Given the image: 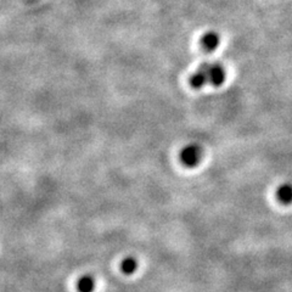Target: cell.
<instances>
[{
	"label": "cell",
	"instance_id": "6da1fadb",
	"mask_svg": "<svg viewBox=\"0 0 292 292\" xmlns=\"http://www.w3.org/2000/svg\"><path fill=\"white\" fill-rule=\"evenodd\" d=\"M202 159V150L198 145L191 144L180 151V161L187 167H196Z\"/></svg>",
	"mask_w": 292,
	"mask_h": 292
},
{
	"label": "cell",
	"instance_id": "7a4b0ae2",
	"mask_svg": "<svg viewBox=\"0 0 292 292\" xmlns=\"http://www.w3.org/2000/svg\"><path fill=\"white\" fill-rule=\"evenodd\" d=\"M208 74V82L214 87H221L226 82V69L219 64L206 65Z\"/></svg>",
	"mask_w": 292,
	"mask_h": 292
},
{
	"label": "cell",
	"instance_id": "3957f363",
	"mask_svg": "<svg viewBox=\"0 0 292 292\" xmlns=\"http://www.w3.org/2000/svg\"><path fill=\"white\" fill-rule=\"evenodd\" d=\"M219 43H221V37L216 32H207L201 38V46L203 48V50L209 51V53L217 50Z\"/></svg>",
	"mask_w": 292,
	"mask_h": 292
},
{
	"label": "cell",
	"instance_id": "277c9868",
	"mask_svg": "<svg viewBox=\"0 0 292 292\" xmlns=\"http://www.w3.org/2000/svg\"><path fill=\"white\" fill-rule=\"evenodd\" d=\"M209 83L208 82V74H207V68H206V65H203L197 72L191 76L190 78V84L191 87L195 88V89H201L205 84Z\"/></svg>",
	"mask_w": 292,
	"mask_h": 292
},
{
	"label": "cell",
	"instance_id": "5b68a950",
	"mask_svg": "<svg viewBox=\"0 0 292 292\" xmlns=\"http://www.w3.org/2000/svg\"><path fill=\"white\" fill-rule=\"evenodd\" d=\"M276 198L279 200V202L283 205L289 206L292 203V184L290 183H285L281 184L280 187L276 190Z\"/></svg>",
	"mask_w": 292,
	"mask_h": 292
},
{
	"label": "cell",
	"instance_id": "8992f818",
	"mask_svg": "<svg viewBox=\"0 0 292 292\" xmlns=\"http://www.w3.org/2000/svg\"><path fill=\"white\" fill-rule=\"evenodd\" d=\"M95 289V280L93 276L83 275L77 281V290L78 292H93Z\"/></svg>",
	"mask_w": 292,
	"mask_h": 292
},
{
	"label": "cell",
	"instance_id": "52a82bcc",
	"mask_svg": "<svg viewBox=\"0 0 292 292\" xmlns=\"http://www.w3.org/2000/svg\"><path fill=\"white\" fill-rule=\"evenodd\" d=\"M121 269L127 275H130L134 271L138 269V260L134 257H127L121 263Z\"/></svg>",
	"mask_w": 292,
	"mask_h": 292
}]
</instances>
